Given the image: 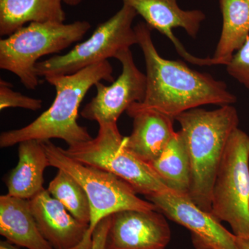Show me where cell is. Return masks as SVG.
<instances>
[{"label":"cell","instance_id":"6da1fadb","mask_svg":"<svg viewBox=\"0 0 249 249\" xmlns=\"http://www.w3.org/2000/svg\"><path fill=\"white\" fill-rule=\"evenodd\" d=\"M134 27L145 58L146 92L142 103H134L128 109H154L175 119L201 106H227L237 101L224 82L191 70L182 62L162 58L146 23L139 22Z\"/></svg>","mask_w":249,"mask_h":249},{"label":"cell","instance_id":"7a4b0ae2","mask_svg":"<svg viewBox=\"0 0 249 249\" xmlns=\"http://www.w3.org/2000/svg\"><path fill=\"white\" fill-rule=\"evenodd\" d=\"M113 67L108 60L98 62L76 73L47 76L45 80L56 91L52 106L30 124L0 135V147H9L27 140L40 142L62 139L69 146L91 140L88 129L78 124V109L91 87L98 82L113 83Z\"/></svg>","mask_w":249,"mask_h":249},{"label":"cell","instance_id":"3957f363","mask_svg":"<svg viewBox=\"0 0 249 249\" xmlns=\"http://www.w3.org/2000/svg\"><path fill=\"white\" fill-rule=\"evenodd\" d=\"M191 163L188 197L203 211L211 213V197L217 170L239 116L232 105L214 110L190 109L175 117Z\"/></svg>","mask_w":249,"mask_h":249},{"label":"cell","instance_id":"277c9868","mask_svg":"<svg viewBox=\"0 0 249 249\" xmlns=\"http://www.w3.org/2000/svg\"><path fill=\"white\" fill-rule=\"evenodd\" d=\"M51 166L66 172L81 185L89 198L91 217L89 231L79 249H92L93 231L106 217L125 210L158 211L148 200L137 196L129 183L114 174L70 158L50 140L42 142Z\"/></svg>","mask_w":249,"mask_h":249},{"label":"cell","instance_id":"5b68a950","mask_svg":"<svg viewBox=\"0 0 249 249\" xmlns=\"http://www.w3.org/2000/svg\"><path fill=\"white\" fill-rule=\"evenodd\" d=\"M90 28L88 21L30 23L1 39L0 68L16 75L27 89H36L40 81L36 70L39 59L82 40Z\"/></svg>","mask_w":249,"mask_h":249},{"label":"cell","instance_id":"8992f818","mask_svg":"<svg viewBox=\"0 0 249 249\" xmlns=\"http://www.w3.org/2000/svg\"><path fill=\"white\" fill-rule=\"evenodd\" d=\"M98 124L96 138L62 149L65 155L114 174L145 196L170 191L150 165L127 150L117 124Z\"/></svg>","mask_w":249,"mask_h":249},{"label":"cell","instance_id":"52a82bcc","mask_svg":"<svg viewBox=\"0 0 249 249\" xmlns=\"http://www.w3.org/2000/svg\"><path fill=\"white\" fill-rule=\"evenodd\" d=\"M211 214L237 237H249V136L240 129L231 136L217 170Z\"/></svg>","mask_w":249,"mask_h":249},{"label":"cell","instance_id":"ba28073f","mask_svg":"<svg viewBox=\"0 0 249 249\" xmlns=\"http://www.w3.org/2000/svg\"><path fill=\"white\" fill-rule=\"evenodd\" d=\"M137 16L133 8L124 4L112 17L98 25L89 39L75 46L65 55H53L37 62V76L45 78L72 74L108 58H116L121 52L138 45L137 34L132 27Z\"/></svg>","mask_w":249,"mask_h":249},{"label":"cell","instance_id":"9c48e42d","mask_svg":"<svg viewBox=\"0 0 249 249\" xmlns=\"http://www.w3.org/2000/svg\"><path fill=\"white\" fill-rule=\"evenodd\" d=\"M122 64V73L111 85H95L96 95L83 108L82 117L99 124H116L122 113L132 104L142 103L146 92V76L134 63L130 49L116 57Z\"/></svg>","mask_w":249,"mask_h":249},{"label":"cell","instance_id":"30bf717a","mask_svg":"<svg viewBox=\"0 0 249 249\" xmlns=\"http://www.w3.org/2000/svg\"><path fill=\"white\" fill-rule=\"evenodd\" d=\"M165 217L191 231L196 249H239L236 236L211 214L196 206L188 196L172 191L145 196Z\"/></svg>","mask_w":249,"mask_h":249},{"label":"cell","instance_id":"8fae6325","mask_svg":"<svg viewBox=\"0 0 249 249\" xmlns=\"http://www.w3.org/2000/svg\"><path fill=\"white\" fill-rule=\"evenodd\" d=\"M171 231L159 211L125 210L111 214L105 249H165Z\"/></svg>","mask_w":249,"mask_h":249},{"label":"cell","instance_id":"7c38bea8","mask_svg":"<svg viewBox=\"0 0 249 249\" xmlns=\"http://www.w3.org/2000/svg\"><path fill=\"white\" fill-rule=\"evenodd\" d=\"M140 15L151 29L166 36L175 46L177 52L191 63L199 66L214 65L212 58H201L187 52L176 36L173 29L181 28L193 38H196L206 15L200 10H183L178 6V0H122Z\"/></svg>","mask_w":249,"mask_h":249},{"label":"cell","instance_id":"4fadbf2b","mask_svg":"<svg viewBox=\"0 0 249 249\" xmlns=\"http://www.w3.org/2000/svg\"><path fill=\"white\" fill-rule=\"evenodd\" d=\"M29 200L39 230L53 249H79L89 224L72 216L45 188Z\"/></svg>","mask_w":249,"mask_h":249},{"label":"cell","instance_id":"5bb4252c","mask_svg":"<svg viewBox=\"0 0 249 249\" xmlns=\"http://www.w3.org/2000/svg\"><path fill=\"white\" fill-rule=\"evenodd\" d=\"M133 119L132 134L124 137V145L139 160L147 164L157 160L176 132L175 119L154 109H127Z\"/></svg>","mask_w":249,"mask_h":249},{"label":"cell","instance_id":"9a60e30c","mask_svg":"<svg viewBox=\"0 0 249 249\" xmlns=\"http://www.w3.org/2000/svg\"><path fill=\"white\" fill-rule=\"evenodd\" d=\"M0 234L17 247L53 249L39 230L29 199L0 196Z\"/></svg>","mask_w":249,"mask_h":249},{"label":"cell","instance_id":"2e32d148","mask_svg":"<svg viewBox=\"0 0 249 249\" xmlns=\"http://www.w3.org/2000/svg\"><path fill=\"white\" fill-rule=\"evenodd\" d=\"M18 163L6 178L8 195L31 199L43 191L44 172L51 166L42 142L27 140L19 142Z\"/></svg>","mask_w":249,"mask_h":249},{"label":"cell","instance_id":"e0dca14e","mask_svg":"<svg viewBox=\"0 0 249 249\" xmlns=\"http://www.w3.org/2000/svg\"><path fill=\"white\" fill-rule=\"evenodd\" d=\"M62 0H0V35L10 36L27 23L65 22Z\"/></svg>","mask_w":249,"mask_h":249},{"label":"cell","instance_id":"ac0fdd59","mask_svg":"<svg viewBox=\"0 0 249 249\" xmlns=\"http://www.w3.org/2000/svg\"><path fill=\"white\" fill-rule=\"evenodd\" d=\"M222 29L213 56L214 65H227L249 36V0H219Z\"/></svg>","mask_w":249,"mask_h":249},{"label":"cell","instance_id":"d6986e66","mask_svg":"<svg viewBox=\"0 0 249 249\" xmlns=\"http://www.w3.org/2000/svg\"><path fill=\"white\" fill-rule=\"evenodd\" d=\"M170 191L188 196L191 187V163L181 132L175 133L157 160L149 163Z\"/></svg>","mask_w":249,"mask_h":249},{"label":"cell","instance_id":"ffe728a7","mask_svg":"<svg viewBox=\"0 0 249 249\" xmlns=\"http://www.w3.org/2000/svg\"><path fill=\"white\" fill-rule=\"evenodd\" d=\"M47 191L62 203L68 212L80 222L89 224L91 209L86 192L74 178L66 172L58 170L49 183Z\"/></svg>","mask_w":249,"mask_h":249},{"label":"cell","instance_id":"44dd1931","mask_svg":"<svg viewBox=\"0 0 249 249\" xmlns=\"http://www.w3.org/2000/svg\"><path fill=\"white\" fill-rule=\"evenodd\" d=\"M42 107V101L29 97L12 89V86L4 80H0V109L20 107L37 111Z\"/></svg>","mask_w":249,"mask_h":249},{"label":"cell","instance_id":"7402d4cb","mask_svg":"<svg viewBox=\"0 0 249 249\" xmlns=\"http://www.w3.org/2000/svg\"><path fill=\"white\" fill-rule=\"evenodd\" d=\"M228 73L249 90V36L227 65Z\"/></svg>","mask_w":249,"mask_h":249},{"label":"cell","instance_id":"603a6c76","mask_svg":"<svg viewBox=\"0 0 249 249\" xmlns=\"http://www.w3.org/2000/svg\"><path fill=\"white\" fill-rule=\"evenodd\" d=\"M110 217L111 215L103 219L93 231L92 249H105L106 237L110 224Z\"/></svg>","mask_w":249,"mask_h":249},{"label":"cell","instance_id":"cb8c5ba5","mask_svg":"<svg viewBox=\"0 0 249 249\" xmlns=\"http://www.w3.org/2000/svg\"><path fill=\"white\" fill-rule=\"evenodd\" d=\"M236 244L239 249H249V237H238L236 236Z\"/></svg>","mask_w":249,"mask_h":249},{"label":"cell","instance_id":"d4e9b609","mask_svg":"<svg viewBox=\"0 0 249 249\" xmlns=\"http://www.w3.org/2000/svg\"><path fill=\"white\" fill-rule=\"evenodd\" d=\"M0 249H19L12 244L9 243L7 241H1L0 242Z\"/></svg>","mask_w":249,"mask_h":249},{"label":"cell","instance_id":"484cf974","mask_svg":"<svg viewBox=\"0 0 249 249\" xmlns=\"http://www.w3.org/2000/svg\"><path fill=\"white\" fill-rule=\"evenodd\" d=\"M83 0H62L65 4L68 5V6H76L80 4H81Z\"/></svg>","mask_w":249,"mask_h":249}]
</instances>
